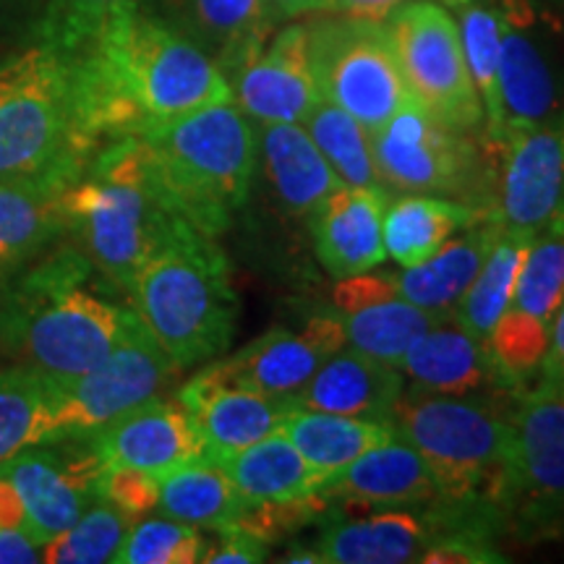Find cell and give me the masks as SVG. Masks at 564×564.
I'll use <instances>...</instances> for the list:
<instances>
[{"label":"cell","mask_w":564,"mask_h":564,"mask_svg":"<svg viewBox=\"0 0 564 564\" xmlns=\"http://www.w3.org/2000/svg\"><path fill=\"white\" fill-rule=\"evenodd\" d=\"M207 554V539L196 525L173 518H147L129 528L118 564H194Z\"/></svg>","instance_id":"obj_40"},{"label":"cell","mask_w":564,"mask_h":564,"mask_svg":"<svg viewBox=\"0 0 564 564\" xmlns=\"http://www.w3.org/2000/svg\"><path fill=\"white\" fill-rule=\"evenodd\" d=\"M129 295L147 333L178 369L230 348L238 295L215 238L192 230L165 246L141 267Z\"/></svg>","instance_id":"obj_6"},{"label":"cell","mask_w":564,"mask_h":564,"mask_svg":"<svg viewBox=\"0 0 564 564\" xmlns=\"http://www.w3.org/2000/svg\"><path fill=\"white\" fill-rule=\"evenodd\" d=\"M162 194L204 236L230 228L249 202L259 137L236 102H217L139 133Z\"/></svg>","instance_id":"obj_5"},{"label":"cell","mask_w":564,"mask_h":564,"mask_svg":"<svg viewBox=\"0 0 564 564\" xmlns=\"http://www.w3.org/2000/svg\"><path fill=\"white\" fill-rule=\"evenodd\" d=\"M505 220L499 215H489L476 223V228L460 238H449L440 251L432 253L426 262L405 267L398 278V291L405 301L415 306L429 308L436 314H453L468 288L474 285L478 270H481L486 253L497 241Z\"/></svg>","instance_id":"obj_28"},{"label":"cell","mask_w":564,"mask_h":564,"mask_svg":"<svg viewBox=\"0 0 564 564\" xmlns=\"http://www.w3.org/2000/svg\"><path fill=\"white\" fill-rule=\"evenodd\" d=\"M327 499L361 507H413L440 497L423 457L400 436L379 444L322 486Z\"/></svg>","instance_id":"obj_26"},{"label":"cell","mask_w":564,"mask_h":564,"mask_svg":"<svg viewBox=\"0 0 564 564\" xmlns=\"http://www.w3.org/2000/svg\"><path fill=\"white\" fill-rule=\"evenodd\" d=\"M95 267L74 243L32 264L0 299V345L55 390L95 369L123 333L129 308L87 285Z\"/></svg>","instance_id":"obj_2"},{"label":"cell","mask_w":564,"mask_h":564,"mask_svg":"<svg viewBox=\"0 0 564 564\" xmlns=\"http://www.w3.org/2000/svg\"><path fill=\"white\" fill-rule=\"evenodd\" d=\"M280 432L319 474L327 476V481L348 468L356 457L398 436L390 419L303 411V408H293L285 415Z\"/></svg>","instance_id":"obj_31"},{"label":"cell","mask_w":564,"mask_h":564,"mask_svg":"<svg viewBox=\"0 0 564 564\" xmlns=\"http://www.w3.org/2000/svg\"><path fill=\"white\" fill-rule=\"evenodd\" d=\"M564 301V212L533 236L514 285L512 308L552 327Z\"/></svg>","instance_id":"obj_36"},{"label":"cell","mask_w":564,"mask_h":564,"mask_svg":"<svg viewBox=\"0 0 564 564\" xmlns=\"http://www.w3.org/2000/svg\"><path fill=\"white\" fill-rule=\"evenodd\" d=\"M319 544H314L322 564H403L419 562L434 541L432 518L382 510L348 518L337 510L324 512Z\"/></svg>","instance_id":"obj_23"},{"label":"cell","mask_w":564,"mask_h":564,"mask_svg":"<svg viewBox=\"0 0 564 564\" xmlns=\"http://www.w3.org/2000/svg\"><path fill=\"white\" fill-rule=\"evenodd\" d=\"M76 74L84 121L102 147L232 100L220 66L141 3L118 11L100 37L76 53Z\"/></svg>","instance_id":"obj_1"},{"label":"cell","mask_w":564,"mask_h":564,"mask_svg":"<svg viewBox=\"0 0 564 564\" xmlns=\"http://www.w3.org/2000/svg\"><path fill=\"white\" fill-rule=\"evenodd\" d=\"M11 3H17V0H0V17H3V11H6V9H9V6H11Z\"/></svg>","instance_id":"obj_51"},{"label":"cell","mask_w":564,"mask_h":564,"mask_svg":"<svg viewBox=\"0 0 564 564\" xmlns=\"http://www.w3.org/2000/svg\"><path fill=\"white\" fill-rule=\"evenodd\" d=\"M348 345L337 308H322L303 324L301 333L278 327L246 345L236 356L217 361L230 382L249 390L288 398L299 394L316 369Z\"/></svg>","instance_id":"obj_13"},{"label":"cell","mask_w":564,"mask_h":564,"mask_svg":"<svg viewBox=\"0 0 564 564\" xmlns=\"http://www.w3.org/2000/svg\"><path fill=\"white\" fill-rule=\"evenodd\" d=\"M158 481L162 514L196 528L220 531L246 505L225 465L207 453L175 465L158 476Z\"/></svg>","instance_id":"obj_33"},{"label":"cell","mask_w":564,"mask_h":564,"mask_svg":"<svg viewBox=\"0 0 564 564\" xmlns=\"http://www.w3.org/2000/svg\"><path fill=\"white\" fill-rule=\"evenodd\" d=\"M102 468H133L162 476L175 465L204 455L192 413L178 398H152L87 436Z\"/></svg>","instance_id":"obj_17"},{"label":"cell","mask_w":564,"mask_h":564,"mask_svg":"<svg viewBox=\"0 0 564 564\" xmlns=\"http://www.w3.org/2000/svg\"><path fill=\"white\" fill-rule=\"evenodd\" d=\"M335 0H267V9H270V17L274 24L288 19L308 17V13H327L333 11Z\"/></svg>","instance_id":"obj_49"},{"label":"cell","mask_w":564,"mask_h":564,"mask_svg":"<svg viewBox=\"0 0 564 564\" xmlns=\"http://www.w3.org/2000/svg\"><path fill=\"white\" fill-rule=\"evenodd\" d=\"M308 63L324 100L377 133L413 102L384 21L329 17L306 24Z\"/></svg>","instance_id":"obj_10"},{"label":"cell","mask_w":564,"mask_h":564,"mask_svg":"<svg viewBox=\"0 0 564 564\" xmlns=\"http://www.w3.org/2000/svg\"><path fill=\"white\" fill-rule=\"evenodd\" d=\"M549 337H552V327L512 306L494 324L486 345H489L494 364L507 387H520L535 371H541L549 350Z\"/></svg>","instance_id":"obj_41"},{"label":"cell","mask_w":564,"mask_h":564,"mask_svg":"<svg viewBox=\"0 0 564 564\" xmlns=\"http://www.w3.org/2000/svg\"><path fill=\"white\" fill-rule=\"evenodd\" d=\"M405 87L436 121L460 131L484 123L453 11L436 0H408L384 19Z\"/></svg>","instance_id":"obj_11"},{"label":"cell","mask_w":564,"mask_h":564,"mask_svg":"<svg viewBox=\"0 0 564 564\" xmlns=\"http://www.w3.org/2000/svg\"><path fill=\"white\" fill-rule=\"evenodd\" d=\"M512 494L564 499V387L541 382L510 411Z\"/></svg>","instance_id":"obj_21"},{"label":"cell","mask_w":564,"mask_h":564,"mask_svg":"<svg viewBox=\"0 0 564 564\" xmlns=\"http://www.w3.org/2000/svg\"><path fill=\"white\" fill-rule=\"evenodd\" d=\"M335 308L343 316L352 350L398 366L419 337L449 314H436L405 301L394 274H352L337 282Z\"/></svg>","instance_id":"obj_14"},{"label":"cell","mask_w":564,"mask_h":564,"mask_svg":"<svg viewBox=\"0 0 564 564\" xmlns=\"http://www.w3.org/2000/svg\"><path fill=\"white\" fill-rule=\"evenodd\" d=\"M499 212H484L474 204L444 199L434 194H408L384 209V249L400 267L426 262L455 232Z\"/></svg>","instance_id":"obj_29"},{"label":"cell","mask_w":564,"mask_h":564,"mask_svg":"<svg viewBox=\"0 0 564 564\" xmlns=\"http://www.w3.org/2000/svg\"><path fill=\"white\" fill-rule=\"evenodd\" d=\"M384 186H340L308 215L314 251L333 278L371 272L387 259Z\"/></svg>","instance_id":"obj_19"},{"label":"cell","mask_w":564,"mask_h":564,"mask_svg":"<svg viewBox=\"0 0 564 564\" xmlns=\"http://www.w3.org/2000/svg\"><path fill=\"white\" fill-rule=\"evenodd\" d=\"M47 384L32 369L0 371V470L21 449L42 444V411Z\"/></svg>","instance_id":"obj_38"},{"label":"cell","mask_w":564,"mask_h":564,"mask_svg":"<svg viewBox=\"0 0 564 564\" xmlns=\"http://www.w3.org/2000/svg\"><path fill=\"white\" fill-rule=\"evenodd\" d=\"M131 520L121 510L95 499L74 525L42 546V560L51 564H100L116 562Z\"/></svg>","instance_id":"obj_37"},{"label":"cell","mask_w":564,"mask_h":564,"mask_svg":"<svg viewBox=\"0 0 564 564\" xmlns=\"http://www.w3.org/2000/svg\"><path fill=\"white\" fill-rule=\"evenodd\" d=\"M66 188L45 178L0 181V270L26 262L66 232Z\"/></svg>","instance_id":"obj_30"},{"label":"cell","mask_w":564,"mask_h":564,"mask_svg":"<svg viewBox=\"0 0 564 564\" xmlns=\"http://www.w3.org/2000/svg\"><path fill=\"white\" fill-rule=\"evenodd\" d=\"M154 13L202 47L228 82L262 53L278 26L267 0H158Z\"/></svg>","instance_id":"obj_20"},{"label":"cell","mask_w":564,"mask_h":564,"mask_svg":"<svg viewBox=\"0 0 564 564\" xmlns=\"http://www.w3.org/2000/svg\"><path fill=\"white\" fill-rule=\"evenodd\" d=\"M0 528H24V502L9 476L0 474Z\"/></svg>","instance_id":"obj_50"},{"label":"cell","mask_w":564,"mask_h":564,"mask_svg":"<svg viewBox=\"0 0 564 564\" xmlns=\"http://www.w3.org/2000/svg\"><path fill=\"white\" fill-rule=\"evenodd\" d=\"M66 236L95 272L129 293L154 253L192 232L154 178L144 141H108L87 173L63 194Z\"/></svg>","instance_id":"obj_3"},{"label":"cell","mask_w":564,"mask_h":564,"mask_svg":"<svg viewBox=\"0 0 564 564\" xmlns=\"http://www.w3.org/2000/svg\"><path fill=\"white\" fill-rule=\"evenodd\" d=\"M564 212V121L514 133L505 147L499 217L507 228L539 232Z\"/></svg>","instance_id":"obj_18"},{"label":"cell","mask_w":564,"mask_h":564,"mask_svg":"<svg viewBox=\"0 0 564 564\" xmlns=\"http://www.w3.org/2000/svg\"><path fill=\"white\" fill-rule=\"evenodd\" d=\"M181 369L147 333L133 308L126 314L123 333L102 364L74 382L47 387L42 411V444L87 440L121 419L173 382Z\"/></svg>","instance_id":"obj_9"},{"label":"cell","mask_w":564,"mask_h":564,"mask_svg":"<svg viewBox=\"0 0 564 564\" xmlns=\"http://www.w3.org/2000/svg\"><path fill=\"white\" fill-rule=\"evenodd\" d=\"M220 541L215 546H207V554H204L202 562L209 564H257L264 562L267 554H270V544H264L262 539L243 531L241 525L230 523L217 531Z\"/></svg>","instance_id":"obj_45"},{"label":"cell","mask_w":564,"mask_h":564,"mask_svg":"<svg viewBox=\"0 0 564 564\" xmlns=\"http://www.w3.org/2000/svg\"><path fill=\"white\" fill-rule=\"evenodd\" d=\"M264 173L282 207L308 217L329 194L345 186L303 123H267L259 137Z\"/></svg>","instance_id":"obj_27"},{"label":"cell","mask_w":564,"mask_h":564,"mask_svg":"<svg viewBox=\"0 0 564 564\" xmlns=\"http://www.w3.org/2000/svg\"><path fill=\"white\" fill-rule=\"evenodd\" d=\"M419 562L426 564H491L505 562V556L489 544L481 528H457L436 535Z\"/></svg>","instance_id":"obj_44"},{"label":"cell","mask_w":564,"mask_h":564,"mask_svg":"<svg viewBox=\"0 0 564 564\" xmlns=\"http://www.w3.org/2000/svg\"><path fill=\"white\" fill-rule=\"evenodd\" d=\"M405 440L432 470L447 502H502L512 494L510 413L468 394H403L390 413Z\"/></svg>","instance_id":"obj_7"},{"label":"cell","mask_w":564,"mask_h":564,"mask_svg":"<svg viewBox=\"0 0 564 564\" xmlns=\"http://www.w3.org/2000/svg\"><path fill=\"white\" fill-rule=\"evenodd\" d=\"M329 510V499L322 491L308 494V497L291 499V502H264V505H243L241 514L232 523L241 525L264 544L280 539V535L301 531L303 525L324 518Z\"/></svg>","instance_id":"obj_42"},{"label":"cell","mask_w":564,"mask_h":564,"mask_svg":"<svg viewBox=\"0 0 564 564\" xmlns=\"http://www.w3.org/2000/svg\"><path fill=\"white\" fill-rule=\"evenodd\" d=\"M42 560V546L21 528H0V564H34Z\"/></svg>","instance_id":"obj_46"},{"label":"cell","mask_w":564,"mask_h":564,"mask_svg":"<svg viewBox=\"0 0 564 564\" xmlns=\"http://www.w3.org/2000/svg\"><path fill=\"white\" fill-rule=\"evenodd\" d=\"M400 398H403V371L398 366L343 348L316 369L299 394H293L291 405L303 411L390 419Z\"/></svg>","instance_id":"obj_25"},{"label":"cell","mask_w":564,"mask_h":564,"mask_svg":"<svg viewBox=\"0 0 564 564\" xmlns=\"http://www.w3.org/2000/svg\"><path fill=\"white\" fill-rule=\"evenodd\" d=\"M379 181L405 194L453 196L484 212H499V183L468 131L436 121L408 102L371 133Z\"/></svg>","instance_id":"obj_8"},{"label":"cell","mask_w":564,"mask_h":564,"mask_svg":"<svg viewBox=\"0 0 564 564\" xmlns=\"http://www.w3.org/2000/svg\"><path fill=\"white\" fill-rule=\"evenodd\" d=\"M133 3L141 0H45L32 42H45L66 53H84L100 37L105 24Z\"/></svg>","instance_id":"obj_39"},{"label":"cell","mask_w":564,"mask_h":564,"mask_svg":"<svg viewBox=\"0 0 564 564\" xmlns=\"http://www.w3.org/2000/svg\"><path fill=\"white\" fill-rule=\"evenodd\" d=\"M528 26H531V9L525 0H505L502 55H499L505 141H510L514 133L546 123L556 102L552 68Z\"/></svg>","instance_id":"obj_22"},{"label":"cell","mask_w":564,"mask_h":564,"mask_svg":"<svg viewBox=\"0 0 564 564\" xmlns=\"http://www.w3.org/2000/svg\"><path fill=\"white\" fill-rule=\"evenodd\" d=\"M303 129L345 186H382L373 162L371 133L350 112L319 97L303 121Z\"/></svg>","instance_id":"obj_35"},{"label":"cell","mask_w":564,"mask_h":564,"mask_svg":"<svg viewBox=\"0 0 564 564\" xmlns=\"http://www.w3.org/2000/svg\"><path fill=\"white\" fill-rule=\"evenodd\" d=\"M408 0H335L333 11L345 13V17L384 21L394 9L405 6Z\"/></svg>","instance_id":"obj_48"},{"label":"cell","mask_w":564,"mask_h":564,"mask_svg":"<svg viewBox=\"0 0 564 564\" xmlns=\"http://www.w3.org/2000/svg\"><path fill=\"white\" fill-rule=\"evenodd\" d=\"M102 463L87 440L32 444L3 465L24 502V531L37 546L68 531L97 499Z\"/></svg>","instance_id":"obj_12"},{"label":"cell","mask_w":564,"mask_h":564,"mask_svg":"<svg viewBox=\"0 0 564 564\" xmlns=\"http://www.w3.org/2000/svg\"><path fill=\"white\" fill-rule=\"evenodd\" d=\"M246 505L291 502L322 491L327 476L303 457L285 434L278 432L220 460Z\"/></svg>","instance_id":"obj_32"},{"label":"cell","mask_w":564,"mask_h":564,"mask_svg":"<svg viewBox=\"0 0 564 564\" xmlns=\"http://www.w3.org/2000/svg\"><path fill=\"white\" fill-rule=\"evenodd\" d=\"M97 499H105L133 523L160 505V481L144 470L105 468L97 484Z\"/></svg>","instance_id":"obj_43"},{"label":"cell","mask_w":564,"mask_h":564,"mask_svg":"<svg viewBox=\"0 0 564 564\" xmlns=\"http://www.w3.org/2000/svg\"><path fill=\"white\" fill-rule=\"evenodd\" d=\"M533 241V232L505 228L499 230L497 241L491 243L486 253L481 270H478L474 285L463 295L453 312L455 322L460 324L468 335L476 340H489L494 324L502 319V314L510 308L514 285H518L520 267L528 253V246Z\"/></svg>","instance_id":"obj_34"},{"label":"cell","mask_w":564,"mask_h":564,"mask_svg":"<svg viewBox=\"0 0 564 564\" xmlns=\"http://www.w3.org/2000/svg\"><path fill=\"white\" fill-rule=\"evenodd\" d=\"M178 400L192 413L204 453L215 460H225L278 434L285 415L293 411L288 398H272L230 382L217 364L196 373L178 392Z\"/></svg>","instance_id":"obj_15"},{"label":"cell","mask_w":564,"mask_h":564,"mask_svg":"<svg viewBox=\"0 0 564 564\" xmlns=\"http://www.w3.org/2000/svg\"><path fill=\"white\" fill-rule=\"evenodd\" d=\"M541 382L564 387V301L552 322V337L544 364H541Z\"/></svg>","instance_id":"obj_47"},{"label":"cell","mask_w":564,"mask_h":564,"mask_svg":"<svg viewBox=\"0 0 564 564\" xmlns=\"http://www.w3.org/2000/svg\"><path fill=\"white\" fill-rule=\"evenodd\" d=\"M232 102L253 123H303L319 102L312 63H308L306 24L280 30L262 53L230 79Z\"/></svg>","instance_id":"obj_16"},{"label":"cell","mask_w":564,"mask_h":564,"mask_svg":"<svg viewBox=\"0 0 564 564\" xmlns=\"http://www.w3.org/2000/svg\"><path fill=\"white\" fill-rule=\"evenodd\" d=\"M449 316L426 329L400 364V371L415 384V392L474 394L481 390H510L494 364L489 345L465 333Z\"/></svg>","instance_id":"obj_24"},{"label":"cell","mask_w":564,"mask_h":564,"mask_svg":"<svg viewBox=\"0 0 564 564\" xmlns=\"http://www.w3.org/2000/svg\"><path fill=\"white\" fill-rule=\"evenodd\" d=\"M100 150L84 121L76 53L32 42L0 61V181L74 186Z\"/></svg>","instance_id":"obj_4"}]
</instances>
